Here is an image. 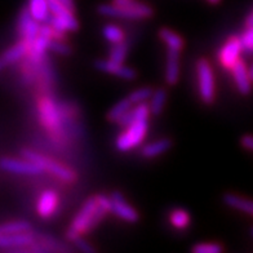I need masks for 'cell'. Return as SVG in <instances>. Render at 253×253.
<instances>
[{
    "label": "cell",
    "mask_w": 253,
    "mask_h": 253,
    "mask_svg": "<svg viewBox=\"0 0 253 253\" xmlns=\"http://www.w3.org/2000/svg\"><path fill=\"white\" fill-rule=\"evenodd\" d=\"M231 74H233L234 83L237 85L239 93L250 94L252 90V79H251L250 70L246 66V63L242 60L238 61L233 67H231Z\"/></svg>",
    "instance_id": "12"
},
{
    "label": "cell",
    "mask_w": 253,
    "mask_h": 253,
    "mask_svg": "<svg viewBox=\"0 0 253 253\" xmlns=\"http://www.w3.org/2000/svg\"><path fill=\"white\" fill-rule=\"evenodd\" d=\"M101 16L124 18V20H145L154 14L149 4L136 0H115L114 4H101L97 7Z\"/></svg>",
    "instance_id": "1"
},
{
    "label": "cell",
    "mask_w": 253,
    "mask_h": 253,
    "mask_svg": "<svg viewBox=\"0 0 253 253\" xmlns=\"http://www.w3.org/2000/svg\"><path fill=\"white\" fill-rule=\"evenodd\" d=\"M251 26H253V10L246 18V27H251Z\"/></svg>",
    "instance_id": "36"
},
{
    "label": "cell",
    "mask_w": 253,
    "mask_h": 253,
    "mask_svg": "<svg viewBox=\"0 0 253 253\" xmlns=\"http://www.w3.org/2000/svg\"><path fill=\"white\" fill-rule=\"evenodd\" d=\"M208 1H210V3H212V4H216V3H218L220 0H208Z\"/></svg>",
    "instance_id": "38"
},
{
    "label": "cell",
    "mask_w": 253,
    "mask_h": 253,
    "mask_svg": "<svg viewBox=\"0 0 253 253\" xmlns=\"http://www.w3.org/2000/svg\"><path fill=\"white\" fill-rule=\"evenodd\" d=\"M94 67H96L97 70L102 71V73L114 74V75H117V77L119 78H123V79L126 80H133L137 75L136 71L132 70L130 67L124 66L123 63L114 62L113 60L96 61Z\"/></svg>",
    "instance_id": "13"
},
{
    "label": "cell",
    "mask_w": 253,
    "mask_h": 253,
    "mask_svg": "<svg viewBox=\"0 0 253 253\" xmlns=\"http://www.w3.org/2000/svg\"><path fill=\"white\" fill-rule=\"evenodd\" d=\"M39 111H40V118L42 122L48 129L52 132H57L60 129L61 126V115L58 109L56 107L53 102L50 100H44L40 101L39 103Z\"/></svg>",
    "instance_id": "10"
},
{
    "label": "cell",
    "mask_w": 253,
    "mask_h": 253,
    "mask_svg": "<svg viewBox=\"0 0 253 253\" xmlns=\"http://www.w3.org/2000/svg\"><path fill=\"white\" fill-rule=\"evenodd\" d=\"M251 235H252V238H253V226L251 227Z\"/></svg>",
    "instance_id": "39"
},
{
    "label": "cell",
    "mask_w": 253,
    "mask_h": 253,
    "mask_svg": "<svg viewBox=\"0 0 253 253\" xmlns=\"http://www.w3.org/2000/svg\"><path fill=\"white\" fill-rule=\"evenodd\" d=\"M126 53H128V45L126 43H118L113 44V48L110 50V60H113L114 62L123 63L126 60Z\"/></svg>",
    "instance_id": "29"
},
{
    "label": "cell",
    "mask_w": 253,
    "mask_h": 253,
    "mask_svg": "<svg viewBox=\"0 0 253 253\" xmlns=\"http://www.w3.org/2000/svg\"><path fill=\"white\" fill-rule=\"evenodd\" d=\"M132 105H133V103H132V101H130L128 97L124 98V100L119 101L117 105H114L110 109V111L107 114V119L110 120V122H115V123H117L118 120L123 117L126 111L132 109Z\"/></svg>",
    "instance_id": "23"
},
{
    "label": "cell",
    "mask_w": 253,
    "mask_h": 253,
    "mask_svg": "<svg viewBox=\"0 0 253 253\" xmlns=\"http://www.w3.org/2000/svg\"><path fill=\"white\" fill-rule=\"evenodd\" d=\"M57 206H58V195L52 190H47L40 195L39 200H38V214L40 217L48 218L54 213Z\"/></svg>",
    "instance_id": "15"
},
{
    "label": "cell",
    "mask_w": 253,
    "mask_h": 253,
    "mask_svg": "<svg viewBox=\"0 0 253 253\" xmlns=\"http://www.w3.org/2000/svg\"><path fill=\"white\" fill-rule=\"evenodd\" d=\"M31 226L27 221H12V222L3 223L0 227V234H17V233H27L30 231Z\"/></svg>",
    "instance_id": "25"
},
{
    "label": "cell",
    "mask_w": 253,
    "mask_h": 253,
    "mask_svg": "<svg viewBox=\"0 0 253 253\" xmlns=\"http://www.w3.org/2000/svg\"><path fill=\"white\" fill-rule=\"evenodd\" d=\"M170 147H172V141L169 138H162L159 141L145 145L141 150V154L145 158H155L169 150Z\"/></svg>",
    "instance_id": "20"
},
{
    "label": "cell",
    "mask_w": 253,
    "mask_h": 253,
    "mask_svg": "<svg viewBox=\"0 0 253 253\" xmlns=\"http://www.w3.org/2000/svg\"><path fill=\"white\" fill-rule=\"evenodd\" d=\"M170 225L176 229H185L190 225V216L185 210H173L169 216Z\"/></svg>",
    "instance_id": "26"
},
{
    "label": "cell",
    "mask_w": 253,
    "mask_h": 253,
    "mask_svg": "<svg viewBox=\"0 0 253 253\" xmlns=\"http://www.w3.org/2000/svg\"><path fill=\"white\" fill-rule=\"evenodd\" d=\"M97 211V199L96 198H89L84 203L83 208L79 211V213L73 220L70 229L67 230L66 238L70 242L79 235L84 233H88L93 229V217Z\"/></svg>",
    "instance_id": "2"
},
{
    "label": "cell",
    "mask_w": 253,
    "mask_h": 253,
    "mask_svg": "<svg viewBox=\"0 0 253 253\" xmlns=\"http://www.w3.org/2000/svg\"><path fill=\"white\" fill-rule=\"evenodd\" d=\"M48 24H50L54 29L62 31V33H67V31H77L79 29V24H78L77 18L71 16H50Z\"/></svg>",
    "instance_id": "19"
},
{
    "label": "cell",
    "mask_w": 253,
    "mask_h": 253,
    "mask_svg": "<svg viewBox=\"0 0 253 253\" xmlns=\"http://www.w3.org/2000/svg\"><path fill=\"white\" fill-rule=\"evenodd\" d=\"M167 101V90L163 88H158L154 90L153 96L150 98V110L153 115H159L163 111V107Z\"/></svg>",
    "instance_id": "24"
},
{
    "label": "cell",
    "mask_w": 253,
    "mask_h": 253,
    "mask_svg": "<svg viewBox=\"0 0 253 253\" xmlns=\"http://www.w3.org/2000/svg\"><path fill=\"white\" fill-rule=\"evenodd\" d=\"M147 119L136 120L134 123L130 124L129 126L124 128L123 133H120L117 138L115 146L119 151H129L130 149L138 146L146 137L147 133Z\"/></svg>",
    "instance_id": "3"
},
{
    "label": "cell",
    "mask_w": 253,
    "mask_h": 253,
    "mask_svg": "<svg viewBox=\"0 0 253 253\" xmlns=\"http://www.w3.org/2000/svg\"><path fill=\"white\" fill-rule=\"evenodd\" d=\"M37 240L29 231L17 234H0V248L1 250L16 251V252H30V247Z\"/></svg>",
    "instance_id": "6"
},
{
    "label": "cell",
    "mask_w": 253,
    "mask_h": 253,
    "mask_svg": "<svg viewBox=\"0 0 253 253\" xmlns=\"http://www.w3.org/2000/svg\"><path fill=\"white\" fill-rule=\"evenodd\" d=\"M136 120H140V119L137 118L136 109H134V107H132L130 110L126 111V113L124 114L123 117H122L119 120H118L117 124L119 126H122V128H126V126H129L132 123H134Z\"/></svg>",
    "instance_id": "33"
},
{
    "label": "cell",
    "mask_w": 253,
    "mask_h": 253,
    "mask_svg": "<svg viewBox=\"0 0 253 253\" xmlns=\"http://www.w3.org/2000/svg\"><path fill=\"white\" fill-rule=\"evenodd\" d=\"M240 40L243 44L244 52L253 53V26L246 27L244 33L240 35Z\"/></svg>",
    "instance_id": "30"
},
{
    "label": "cell",
    "mask_w": 253,
    "mask_h": 253,
    "mask_svg": "<svg viewBox=\"0 0 253 253\" xmlns=\"http://www.w3.org/2000/svg\"><path fill=\"white\" fill-rule=\"evenodd\" d=\"M153 93H154V90L151 89L150 87H143V88H140V89L134 90V92H132V93L128 96V98L132 101L133 105H138V103L146 102L147 100H150Z\"/></svg>",
    "instance_id": "28"
},
{
    "label": "cell",
    "mask_w": 253,
    "mask_h": 253,
    "mask_svg": "<svg viewBox=\"0 0 253 253\" xmlns=\"http://www.w3.org/2000/svg\"><path fill=\"white\" fill-rule=\"evenodd\" d=\"M102 34L105 39L110 42L111 44L123 43L124 42V33L120 27L115 26V25H107L102 30Z\"/></svg>",
    "instance_id": "27"
},
{
    "label": "cell",
    "mask_w": 253,
    "mask_h": 253,
    "mask_svg": "<svg viewBox=\"0 0 253 253\" xmlns=\"http://www.w3.org/2000/svg\"><path fill=\"white\" fill-rule=\"evenodd\" d=\"M178 53L177 50L168 49L167 53V65H166V82L169 85H174L178 82L180 75V62H178Z\"/></svg>",
    "instance_id": "16"
},
{
    "label": "cell",
    "mask_w": 253,
    "mask_h": 253,
    "mask_svg": "<svg viewBox=\"0 0 253 253\" xmlns=\"http://www.w3.org/2000/svg\"><path fill=\"white\" fill-rule=\"evenodd\" d=\"M18 31H20L22 39L30 44V47L34 43V40L39 37L40 24L34 20L29 8L21 10L20 20H18Z\"/></svg>",
    "instance_id": "9"
},
{
    "label": "cell",
    "mask_w": 253,
    "mask_h": 253,
    "mask_svg": "<svg viewBox=\"0 0 253 253\" xmlns=\"http://www.w3.org/2000/svg\"><path fill=\"white\" fill-rule=\"evenodd\" d=\"M29 10L31 16L39 24H45L48 22L52 16L49 9V3L48 0H29Z\"/></svg>",
    "instance_id": "17"
},
{
    "label": "cell",
    "mask_w": 253,
    "mask_h": 253,
    "mask_svg": "<svg viewBox=\"0 0 253 253\" xmlns=\"http://www.w3.org/2000/svg\"><path fill=\"white\" fill-rule=\"evenodd\" d=\"M240 145L248 151H253V134H246L240 138Z\"/></svg>",
    "instance_id": "35"
},
{
    "label": "cell",
    "mask_w": 253,
    "mask_h": 253,
    "mask_svg": "<svg viewBox=\"0 0 253 253\" xmlns=\"http://www.w3.org/2000/svg\"><path fill=\"white\" fill-rule=\"evenodd\" d=\"M248 70H250L251 79H252V82H253V63H252V65H251V67H250V69H248Z\"/></svg>",
    "instance_id": "37"
},
{
    "label": "cell",
    "mask_w": 253,
    "mask_h": 253,
    "mask_svg": "<svg viewBox=\"0 0 253 253\" xmlns=\"http://www.w3.org/2000/svg\"><path fill=\"white\" fill-rule=\"evenodd\" d=\"M222 251V247L216 243H202L193 247V252L195 253H221Z\"/></svg>",
    "instance_id": "31"
},
{
    "label": "cell",
    "mask_w": 253,
    "mask_h": 253,
    "mask_svg": "<svg viewBox=\"0 0 253 253\" xmlns=\"http://www.w3.org/2000/svg\"><path fill=\"white\" fill-rule=\"evenodd\" d=\"M22 155H24L25 159L31 160L34 163H37L38 166L42 168L43 170H47L49 173L54 174L57 178H60L62 181H66V182H71V181L75 180V174L71 169L66 168L62 164H58L57 162L50 160L49 158L44 157V155H40L38 153H34L31 150H24L22 151Z\"/></svg>",
    "instance_id": "5"
},
{
    "label": "cell",
    "mask_w": 253,
    "mask_h": 253,
    "mask_svg": "<svg viewBox=\"0 0 253 253\" xmlns=\"http://www.w3.org/2000/svg\"><path fill=\"white\" fill-rule=\"evenodd\" d=\"M50 39L43 35H39L37 39L34 40V43L31 44L30 52H29V57L35 62H39L42 60V57L44 56L45 50L49 49Z\"/></svg>",
    "instance_id": "21"
},
{
    "label": "cell",
    "mask_w": 253,
    "mask_h": 253,
    "mask_svg": "<svg viewBox=\"0 0 253 253\" xmlns=\"http://www.w3.org/2000/svg\"><path fill=\"white\" fill-rule=\"evenodd\" d=\"M223 202H225L226 206L231 207L234 210L242 211L244 213L253 217V200L239 197V195H235V194H225L223 195Z\"/></svg>",
    "instance_id": "18"
},
{
    "label": "cell",
    "mask_w": 253,
    "mask_h": 253,
    "mask_svg": "<svg viewBox=\"0 0 253 253\" xmlns=\"http://www.w3.org/2000/svg\"><path fill=\"white\" fill-rule=\"evenodd\" d=\"M243 44L240 37H231L225 42L218 53V60L225 69L231 70V67L240 60V53L243 52Z\"/></svg>",
    "instance_id": "7"
},
{
    "label": "cell",
    "mask_w": 253,
    "mask_h": 253,
    "mask_svg": "<svg viewBox=\"0 0 253 253\" xmlns=\"http://www.w3.org/2000/svg\"><path fill=\"white\" fill-rule=\"evenodd\" d=\"M0 167H1V169L10 172V173L25 174V176H35V174H40L43 172V169L37 163L27 159L18 160L12 159V158H3L0 162Z\"/></svg>",
    "instance_id": "8"
},
{
    "label": "cell",
    "mask_w": 253,
    "mask_h": 253,
    "mask_svg": "<svg viewBox=\"0 0 253 253\" xmlns=\"http://www.w3.org/2000/svg\"><path fill=\"white\" fill-rule=\"evenodd\" d=\"M29 52H30V44L22 39L20 43H17L16 45L7 49L1 54V57H0V67L5 69L9 65H12V63L18 62L22 57L29 54Z\"/></svg>",
    "instance_id": "14"
},
{
    "label": "cell",
    "mask_w": 253,
    "mask_h": 253,
    "mask_svg": "<svg viewBox=\"0 0 253 253\" xmlns=\"http://www.w3.org/2000/svg\"><path fill=\"white\" fill-rule=\"evenodd\" d=\"M49 49L53 50L54 53L62 54V56H67L71 53V48L66 43H62V40L60 39H50Z\"/></svg>",
    "instance_id": "32"
},
{
    "label": "cell",
    "mask_w": 253,
    "mask_h": 253,
    "mask_svg": "<svg viewBox=\"0 0 253 253\" xmlns=\"http://www.w3.org/2000/svg\"><path fill=\"white\" fill-rule=\"evenodd\" d=\"M110 198L111 203H113L111 213H114L122 220L126 221V222H136L138 220V212L126 203V200L124 199V197L119 191H114Z\"/></svg>",
    "instance_id": "11"
},
{
    "label": "cell",
    "mask_w": 253,
    "mask_h": 253,
    "mask_svg": "<svg viewBox=\"0 0 253 253\" xmlns=\"http://www.w3.org/2000/svg\"><path fill=\"white\" fill-rule=\"evenodd\" d=\"M197 75L200 100L207 105L213 103L216 97L213 70L211 67V63L204 58H200L197 62Z\"/></svg>",
    "instance_id": "4"
},
{
    "label": "cell",
    "mask_w": 253,
    "mask_h": 253,
    "mask_svg": "<svg viewBox=\"0 0 253 253\" xmlns=\"http://www.w3.org/2000/svg\"><path fill=\"white\" fill-rule=\"evenodd\" d=\"M159 37L160 39L163 40L164 43L167 44L168 49L180 52L183 48L182 38H181L178 34L174 33V31L169 30V29H162V30L159 31Z\"/></svg>",
    "instance_id": "22"
},
{
    "label": "cell",
    "mask_w": 253,
    "mask_h": 253,
    "mask_svg": "<svg viewBox=\"0 0 253 253\" xmlns=\"http://www.w3.org/2000/svg\"><path fill=\"white\" fill-rule=\"evenodd\" d=\"M73 243H74V246L77 247V248L79 251H82V252H84V253H92V252H94L93 247L90 246V244L88 243L87 240H84L83 238L80 237V235L73 240Z\"/></svg>",
    "instance_id": "34"
}]
</instances>
